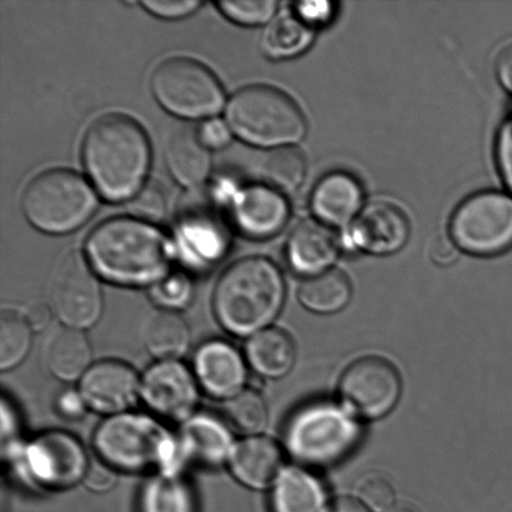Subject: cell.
I'll use <instances>...</instances> for the list:
<instances>
[{
  "label": "cell",
  "instance_id": "obj_1",
  "mask_svg": "<svg viewBox=\"0 0 512 512\" xmlns=\"http://www.w3.org/2000/svg\"><path fill=\"white\" fill-rule=\"evenodd\" d=\"M84 254L99 278L125 288H152L167 276L177 248L158 225L114 217L88 235Z\"/></svg>",
  "mask_w": 512,
  "mask_h": 512
},
{
  "label": "cell",
  "instance_id": "obj_2",
  "mask_svg": "<svg viewBox=\"0 0 512 512\" xmlns=\"http://www.w3.org/2000/svg\"><path fill=\"white\" fill-rule=\"evenodd\" d=\"M82 162L90 184L104 200H132L145 185L152 147L142 125L125 114L94 120L82 142Z\"/></svg>",
  "mask_w": 512,
  "mask_h": 512
},
{
  "label": "cell",
  "instance_id": "obj_3",
  "mask_svg": "<svg viewBox=\"0 0 512 512\" xmlns=\"http://www.w3.org/2000/svg\"><path fill=\"white\" fill-rule=\"evenodd\" d=\"M285 281L273 261L248 256L235 261L215 285V318L227 333L252 338L273 323L283 309Z\"/></svg>",
  "mask_w": 512,
  "mask_h": 512
},
{
  "label": "cell",
  "instance_id": "obj_4",
  "mask_svg": "<svg viewBox=\"0 0 512 512\" xmlns=\"http://www.w3.org/2000/svg\"><path fill=\"white\" fill-rule=\"evenodd\" d=\"M93 448L117 473L180 475L185 468L178 435L147 414L108 416L94 431Z\"/></svg>",
  "mask_w": 512,
  "mask_h": 512
},
{
  "label": "cell",
  "instance_id": "obj_5",
  "mask_svg": "<svg viewBox=\"0 0 512 512\" xmlns=\"http://www.w3.org/2000/svg\"><path fill=\"white\" fill-rule=\"evenodd\" d=\"M225 120L239 139L260 148L289 147L306 134V120L288 94L269 85L253 84L230 98Z\"/></svg>",
  "mask_w": 512,
  "mask_h": 512
},
{
  "label": "cell",
  "instance_id": "obj_6",
  "mask_svg": "<svg viewBox=\"0 0 512 512\" xmlns=\"http://www.w3.org/2000/svg\"><path fill=\"white\" fill-rule=\"evenodd\" d=\"M22 212L39 232L64 235L93 218L97 190L82 175L69 169H49L30 180L22 194Z\"/></svg>",
  "mask_w": 512,
  "mask_h": 512
},
{
  "label": "cell",
  "instance_id": "obj_7",
  "mask_svg": "<svg viewBox=\"0 0 512 512\" xmlns=\"http://www.w3.org/2000/svg\"><path fill=\"white\" fill-rule=\"evenodd\" d=\"M285 448L301 465L329 468L348 458L360 440L358 423L328 401L303 406L284 431Z\"/></svg>",
  "mask_w": 512,
  "mask_h": 512
},
{
  "label": "cell",
  "instance_id": "obj_8",
  "mask_svg": "<svg viewBox=\"0 0 512 512\" xmlns=\"http://www.w3.org/2000/svg\"><path fill=\"white\" fill-rule=\"evenodd\" d=\"M13 473L30 488L65 491L83 483L90 460L82 441L65 431H47L3 454Z\"/></svg>",
  "mask_w": 512,
  "mask_h": 512
},
{
  "label": "cell",
  "instance_id": "obj_9",
  "mask_svg": "<svg viewBox=\"0 0 512 512\" xmlns=\"http://www.w3.org/2000/svg\"><path fill=\"white\" fill-rule=\"evenodd\" d=\"M150 90L160 107L175 117L210 119L222 112L225 92L207 65L187 57L165 59L150 75Z\"/></svg>",
  "mask_w": 512,
  "mask_h": 512
},
{
  "label": "cell",
  "instance_id": "obj_10",
  "mask_svg": "<svg viewBox=\"0 0 512 512\" xmlns=\"http://www.w3.org/2000/svg\"><path fill=\"white\" fill-rule=\"evenodd\" d=\"M225 218L214 193L197 189L185 197L175 225V248L188 268L212 269L227 256L232 240Z\"/></svg>",
  "mask_w": 512,
  "mask_h": 512
},
{
  "label": "cell",
  "instance_id": "obj_11",
  "mask_svg": "<svg viewBox=\"0 0 512 512\" xmlns=\"http://www.w3.org/2000/svg\"><path fill=\"white\" fill-rule=\"evenodd\" d=\"M48 305L68 328L85 331L98 324L104 310L102 284L85 254L69 250L54 265Z\"/></svg>",
  "mask_w": 512,
  "mask_h": 512
},
{
  "label": "cell",
  "instance_id": "obj_12",
  "mask_svg": "<svg viewBox=\"0 0 512 512\" xmlns=\"http://www.w3.org/2000/svg\"><path fill=\"white\" fill-rule=\"evenodd\" d=\"M458 248L474 255H496L512 247V199L503 193L473 195L456 210L450 225Z\"/></svg>",
  "mask_w": 512,
  "mask_h": 512
},
{
  "label": "cell",
  "instance_id": "obj_13",
  "mask_svg": "<svg viewBox=\"0 0 512 512\" xmlns=\"http://www.w3.org/2000/svg\"><path fill=\"white\" fill-rule=\"evenodd\" d=\"M214 195L227 208L230 227L245 238L270 239L288 224L290 205L286 195L264 183L219 185Z\"/></svg>",
  "mask_w": 512,
  "mask_h": 512
},
{
  "label": "cell",
  "instance_id": "obj_14",
  "mask_svg": "<svg viewBox=\"0 0 512 512\" xmlns=\"http://www.w3.org/2000/svg\"><path fill=\"white\" fill-rule=\"evenodd\" d=\"M340 394L355 415L366 420L384 418L393 411L401 395L398 370L383 358L356 360L340 380Z\"/></svg>",
  "mask_w": 512,
  "mask_h": 512
},
{
  "label": "cell",
  "instance_id": "obj_15",
  "mask_svg": "<svg viewBox=\"0 0 512 512\" xmlns=\"http://www.w3.org/2000/svg\"><path fill=\"white\" fill-rule=\"evenodd\" d=\"M199 398L193 370L179 360L157 361L140 380V399L158 419L185 423L195 414Z\"/></svg>",
  "mask_w": 512,
  "mask_h": 512
},
{
  "label": "cell",
  "instance_id": "obj_16",
  "mask_svg": "<svg viewBox=\"0 0 512 512\" xmlns=\"http://www.w3.org/2000/svg\"><path fill=\"white\" fill-rule=\"evenodd\" d=\"M140 380L132 366L120 360L92 365L79 381V391L88 409L113 416L127 413L140 398Z\"/></svg>",
  "mask_w": 512,
  "mask_h": 512
},
{
  "label": "cell",
  "instance_id": "obj_17",
  "mask_svg": "<svg viewBox=\"0 0 512 512\" xmlns=\"http://www.w3.org/2000/svg\"><path fill=\"white\" fill-rule=\"evenodd\" d=\"M193 373L200 389L214 399L228 401L245 390L247 359L228 341H205L195 351Z\"/></svg>",
  "mask_w": 512,
  "mask_h": 512
},
{
  "label": "cell",
  "instance_id": "obj_18",
  "mask_svg": "<svg viewBox=\"0 0 512 512\" xmlns=\"http://www.w3.org/2000/svg\"><path fill=\"white\" fill-rule=\"evenodd\" d=\"M409 235V220L403 210L388 202H375L356 218L346 242L361 252L389 255L403 249Z\"/></svg>",
  "mask_w": 512,
  "mask_h": 512
},
{
  "label": "cell",
  "instance_id": "obj_19",
  "mask_svg": "<svg viewBox=\"0 0 512 512\" xmlns=\"http://www.w3.org/2000/svg\"><path fill=\"white\" fill-rule=\"evenodd\" d=\"M178 435L184 466L214 470L228 465L235 448L232 428L212 414H194L182 424Z\"/></svg>",
  "mask_w": 512,
  "mask_h": 512
},
{
  "label": "cell",
  "instance_id": "obj_20",
  "mask_svg": "<svg viewBox=\"0 0 512 512\" xmlns=\"http://www.w3.org/2000/svg\"><path fill=\"white\" fill-rule=\"evenodd\" d=\"M228 466L235 480L245 488H273L284 473L283 450L266 436H248L235 444Z\"/></svg>",
  "mask_w": 512,
  "mask_h": 512
},
{
  "label": "cell",
  "instance_id": "obj_21",
  "mask_svg": "<svg viewBox=\"0 0 512 512\" xmlns=\"http://www.w3.org/2000/svg\"><path fill=\"white\" fill-rule=\"evenodd\" d=\"M339 252V240L333 230L314 220H306L293 230L285 250L290 268L309 278L328 271Z\"/></svg>",
  "mask_w": 512,
  "mask_h": 512
},
{
  "label": "cell",
  "instance_id": "obj_22",
  "mask_svg": "<svg viewBox=\"0 0 512 512\" xmlns=\"http://www.w3.org/2000/svg\"><path fill=\"white\" fill-rule=\"evenodd\" d=\"M364 192L358 179L344 172L325 175L311 194L315 217L328 227H344L360 212Z\"/></svg>",
  "mask_w": 512,
  "mask_h": 512
},
{
  "label": "cell",
  "instance_id": "obj_23",
  "mask_svg": "<svg viewBox=\"0 0 512 512\" xmlns=\"http://www.w3.org/2000/svg\"><path fill=\"white\" fill-rule=\"evenodd\" d=\"M168 172L185 189L203 187L213 170L210 150L200 140L198 132L180 128L170 134L164 149Z\"/></svg>",
  "mask_w": 512,
  "mask_h": 512
},
{
  "label": "cell",
  "instance_id": "obj_24",
  "mask_svg": "<svg viewBox=\"0 0 512 512\" xmlns=\"http://www.w3.org/2000/svg\"><path fill=\"white\" fill-rule=\"evenodd\" d=\"M44 364L55 379L64 383L82 380L93 365V350L85 331L60 325L48 336Z\"/></svg>",
  "mask_w": 512,
  "mask_h": 512
},
{
  "label": "cell",
  "instance_id": "obj_25",
  "mask_svg": "<svg viewBox=\"0 0 512 512\" xmlns=\"http://www.w3.org/2000/svg\"><path fill=\"white\" fill-rule=\"evenodd\" d=\"M245 359L250 368L263 378H284L295 365V344L284 330L268 328L248 340Z\"/></svg>",
  "mask_w": 512,
  "mask_h": 512
},
{
  "label": "cell",
  "instance_id": "obj_26",
  "mask_svg": "<svg viewBox=\"0 0 512 512\" xmlns=\"http://www.w3.org/2000/svg\"><path fill=\"white\" fill-rule=\"evenodd\" d=\"M325 490L308 471L290 469L271 491V512H328Z\"/></svg>",
  "mask_w": 512,
  "mask_h": 512
},
{
  "label": "cell",
  "instance_id": "obj_27",
  "mask_svg": "<svg viewBox=\"0 0 512 512\" xmlns=\"http://www.w3.org/2000/svg\"><path fill=\"white\" fill-rule=\"evenodd\" d=\"M143 339L148 353L158 361L179 360L189 349V325L179 313L158 310L145 323Z\"/></svg>",
  "mask_w": 512,
  "mask_h": 512
},
{
  "label": "cell",
  "instance_id": "obj_28",
  "mask_svg": "<svg viewBox=\"0 0 512 512\" xmlns=\"http://www.w3.org/2000/svg\"><path fill=\"white\" fill-rule=\"evenodd\" d=\"M140 512H198V498L192 483L180 475H152L143 485Z\"/></svg>",
  "mask_w": 512,
  "mask_h": 512
},
{
  "label": "cell",
  "instance_id": "obj_29",
  "mask_svg": "<svg viewBox=\"0 0 512 512\" xmlns=\"http://www.w3.org/2000/svg\"><path fill=\"white\" fill-rule=\"evenodd\" d=\"M351 294L348 276L339 270H328L301 284L299 300L311 313L328 315L343 310L349 304Z\"/></svg>",
  "mask_w": 512,
  "mask_h": 512
},
{
  "label": "cell",
  "instance_id": "obj_30",
  "mask_svg": "<svg viewBox=\"0 0 512 512\" xmlns=\"http://www.w3.org/2000/svg\"><path fill=\"white\" fill-rule=\"evenodd\" d=\"M314 35L315 30L296 15H284L265 29L261 49L271 59L294 58L310 47Z\"/></svg>",
  "mask_w": 512,
  "mask_h": 512
},
{
  "label": "cell",
  "instance_id": "obj_31",
  "mask_svg": "<svg viewBox=\"0 0 512 512\" xmlns=\"http://www.w3.org/2000/svg\"><path fill=\"white\" fill-rule=\"evenodd\" d=\"M259 174L261 183L285 195L294 193L305 179L304 155L291 147L271 149L260 158Z\"/></svg>",
  "mask_w": 512,
  "mask_h": 512
},
{
  "label": "cell",
  "instance_id": "obj_32",
  "mask_svg": "<svg viewBox=\"0 0 512 512\" xmlns=\"http://www.w3.org/2000/svg\"><path fill=\"white\" fill-rule=\"evenodd\" d=\"M34 331L24 314L14 309H4L0 315V369L17 368L32 349Z\"/></svg>",
  "mask_w": 512,
  "mask_h": 512
},
{
  "label": "cell",
  "instance_id": "obj_33",
  "mask_svg": "<svg viewBox=\"0 0 512 512\" xmlns=\"http://www.w3.org/2000/svg\"><path fill=\"white\" fill-rule=\"evenodd\" d=\"M225 421L232 430L245 436L260 435L268 424V406L261 395L245 389L233 399L225 401Z\"/></svg>",
  "mask_w": 512,
  "mask_h": 512
},
{
  "label": "cell",
  "instance_id": "obj_34",
  "mask_svg": "<svg viewBox=\"0 0 512 512\" xmlns=\"http://www.w3.org/2000/svg\"><path fill=\"white\" fill-rule=\"evenodd\" d=\"M194 296L193 280L184 271H172L149 288V298L159 310L174 311V313L189 308Z\"/></svg>",
  "mask_w": 512,
  "mask_h": 512
},
{
  "label": "cell",
  "instance_id": "obj_35",
  "mask_svg": "<svg viewBox=\"0 0 512 512\" xmlns=\"http://www.w3.org/2000/svg\"><path fill=\"white\" fill-rule=\"evenodd\" d=\"M129 210L132 217L157 225L168 215L167 193L157 182L145 183L138 194L130 200Z\"/></svg>",
  "mask_w": 512,
  "mask_h": 512
},
{
  "label": "cell",
  "instance_id": "obj_36",
  "mask_svg": "<svg viewBox=\"0 0 512 512\" xmlns=\"http://www.w3.org/2000/svg\"><path fill=\"white\" fill-rule=\"evenodd\" d=\"M279 3L276 0H255V2H219L220 12L234 23L260 25L274 17Z\"/></svg>",
  "mask_w": 512,
  "mask_h": 512
},
{
  "label": "cell",
  "instance_id": "obj_37",
  "mask_svg": "<svg viewBox=\"0 0 512 512\" xmlns=\"http://www.w3.org/2000/svg\"><path fill=\"white\" fill-rule=\"evenodd\" d=\"M359 498L370 511L386 512L393 510L396 494L390 481L381 476H371L360 485Z\"/></svg>",
  "mask_w": 512,
  "mask_h": 512
},
{
  "label": "cell",
  "instance_id": "obj_38",
  "mask_svg": "<svg viewBox=\"0 0 512 512\" xmlns=\"http://www.w3.org/2000/svg\"><path fill=\"white\" fill-rule=\"evenodd\" d=\"M147 12L152 13L155 17L164 19H179L188 17L199 7L202 2L199 0H183V2H163V0H143L140 2Z\"/></svg>",
  "mask_w": 512,
  "mask_h": 512
},
{
  "label": "cell",
  "instance_id": "obj_39",
  "mask_svg": "<svg viewBox=\"0 0 512 512\" xmlns=\"http://www.w3.org/2000/svg\"><path fill=\"white\" fill-rule=\"evenodd\" d=\"M2 450L3 454L15 448L20 443L22 435V421L18 410L14 408L12 401L7 398L2 399Z\"/></svg>",
  "mask_w": 512,
  "mask_h": 512
},
{
  "label": "cell",
  "instance_id": "obj_40",
  "mask_svg": "<svg viewBox=\"0 0 512 512\" xmlns=\"http://www.w3.org/2000/svg\"><path fill=\"white\" fill-rule=\"evenodd\" d=\"M232 129L227 120L208 119L200 125L198 135L209 150H219L232 142Z\"/></svg>",
  "mask_w": 512,
  "mask_h": 512
},
{
  "label": "cell",
  "instance_id": "obj_41",
  "mask_svg": "<svg viewBox=\"0 0 512 512\" xmlns=\"http://www.w3.org/2000/svg\"><path fill=\"white\" fill-rule=\"evenodd\" d=\"M54 408L60 418L68 421L83 419L87 410H89L82 394L75 389L60 391L57 399H55Z\"/></svg>",
  "mask_w": 512,
  "mask_h": 512
},
{
  "label": "cell",
  "instance_id": "obj_42",
  "mask_svg": "<svg viewBox=\"0 0 512 512\" xmlns=\"http://www.w3.org/2000/svg\"><path fill=\"white\" fill-rule=\"evenodd\" d=\"M334 14L335 4L331 2H303L295 5L296 17L313 29L328 24Z\"/></svg>",
  "mask_w": 512,
  "mask_h": 512
},
{
  "label": "cell",
  "instance_id": "obj_43",
  "mask_svg": "<svg viewBox=\"0 0 512 512\" xmlns=\"http://www.w3.org/2000/svg\"><path fill=\"white\" fill-rule=\"evenodd\" d=\"M501 177L512 194V117L501 128L496 145Z\"/></svg>",
  "mask_w": 512,
  "mask_h": 512
},
{
  "label": "cell",
  "instance_id": "obj_44",
  "mask_svg": "<svg viewBox=\"0 0 512 512\" xmlns=\"http://www.w3.org/2000/svg\"><path fill=\"white\" fill-rule=\"evenodd\" d=\"M118 474L117 471L99 460L98 463L90 464L83 484L93 493H108L117 485Z\"/></svg>",
  "mask_w": 512,
  "mask_h": 512
},
{
  "label": "cell",
  "instance_id": "obj_45",
  "mask_svg": "<svg viewBox=\"0 0 512 512\" xmlns=\"http://www.w3.org/2000/svg\"><path fill=\"white\" fill-rule=\"evenodd\" d=\"M430 255L436 264L443 266L453 264L458 259V245L454 243V240L441 238L434 243Z\"/></svg>",
  "mask_w": 512,
  "mask_h": 512
},
{
  "label": "cell",
  "instance_id": "obj_46",
  "mask_svg": "<svg viewBox=\"0 0 512 512\" xmlns=\"http://www.w3.org/2000/svg\"><path fill=\"white\" fill-rule=\"evenodd\" d=\"M34 333L43 331L52 323L53 311L48 304H34L24 314Z\"/></svg>",
  "mask_w": 512,
  "mask_h": 512
},
{
  "label": "cell",
  "instance_id": "obj_47",
  "mask_svg": "<svg viewBox=\"0 0 512 512\" xmlns=\"http://www.w3.org/2000/svg\"><path fill=\"white\" fill-rule=\"evenodd\" d=\"M496 77H498L501 87L506 92L512 94V44L508 45L503 52L499 54L495 65Z\"/></svg>",
  "mask_w": 512,
  "mask_h": 512
},
{
  "label": "cell",
  "instance_id": "obj_48",
  "mask_svg": "<svg viewBox=\"0 0 512 512\" xmlns=\"http://www.w3.org/2000/svg\"><path fill=\"white\" fill-rule=\"evenodd\" d=\"M328 512H371L360 500L341 496L329 505Z\"/></svg>",
  "mask_w": 512,
  "mask_h": 512
},
{
  "label": "cell",
  "instance_id": "obj_49",
  "mask_svg": "<svg viewBox=\"0 0 512 512\" xmlns=\"http://www.w3.org/2000/svg\"><path fill=\"white\" fill-rule=\"evenodd\" d=\"M389 512H415V511L408 509V508H395Z\"/></svg>",
  "mask_w": 512,
  "mask_h": 512
}]
</instances>
